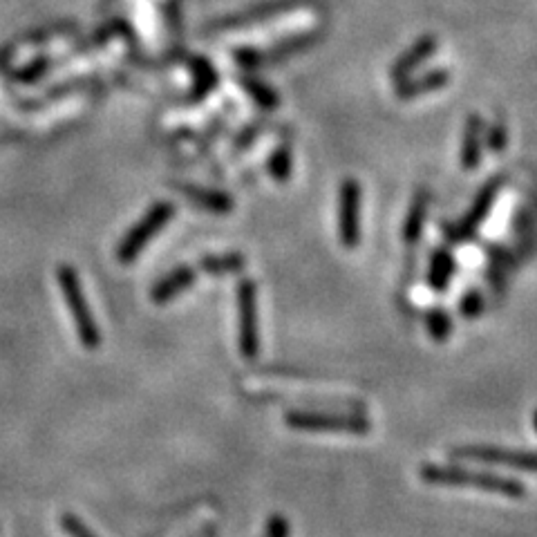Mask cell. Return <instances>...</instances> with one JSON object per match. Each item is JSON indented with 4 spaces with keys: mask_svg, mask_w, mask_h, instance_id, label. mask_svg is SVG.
Wrapping results in <instances>:
<instances>
[{
    "mask_svg": "<svg viewBox=\"0 0 537 537\" xmlns=\"http://www.w3.org/2000/svg\"><path fill=\"white\" fill-rule=\"evenodd\" d=\"M421 479L432 486H452V488H475L482 493H495L504 497H524V484L515 479L499 477L491 473H475V470L457 468V466H437L423 464L419 470Z\"/></svg>",
    "mask_w": 537,
    "mask_h": 537,
    "instance_id": "cell-1",
    "label": "cell"
},
{
    "mask_svg": "<svg viewBox=\"0 0 537 537\" xmlns=\"http://www.w3.org/2000/svg\"><path fill=\"white\" fill-rule=\"evenodd\" d=\"M56 280H59L63 300H65V305H68V312L74 320V327H77V336L81 345L86 347L88 352L99 350L101 332L86 300V294H83L77 269L70 265H61L59 269H56Z\"/></svg>",
    "mask_w": 537,
    "mask_h": 537,
    "instance_id": "cell-2",
    "label": "cell"
},
{
    "mask_svg": "<svg viewBox=\"0 0 537 537\" xmlns=\"http://www.w3.org/2000/svg\"><path fill=\"white\" fill-rule=\"evenodd\" d=\"M285 423L298 432H334V435H370L372 423L361 414H332V412H287Z\"/></svg>",
    "mask_w": 537,
    "mask_h": 537,
    "instance_id": "cell-3",
    "label": "cell"
},
{
    "mask_svg": "<svg viewBox=\"0 0 537 537\" xmlns=\"http://www.w3.org/2000/svg\"><path fill=\"white\" fill-rule=\"evenodd\" d=\"M173 215H175V206L171 202L155 204L153 209H150L144 218H141L133 229L128 231L126 238L119 242L117 260L121 262V265H130V262H135L139 258V253L148 247L150 240H153L155 235L173 220Z\"/></svg>",
    "mask_w": 537,
    "mask_h": 537,
    "instance_id": "cell-4",
    "label": "cell"
},
{
    "mask_svg": "<svg viewBox=\"0 0 537 537\" xmlns=\"http://www.w3.org/2000/svg\"><path fill=\"white\" fill-rule=\"evenodd\" d=\"M320 39H323V36H320V30L300 32L294 36H287V39L278 41L276 45H271L269 50H249V47H244V50L233 52V59L244 72H251V70L262 68V65H276V63L287 61L289 56L300 54L309 50V47H314Z\"/></svg>",
    "mask_w": 537,
    "mask_h": 537,
    "instance_id": "cell-5",
    "label": "cell"
},
{
    "mask_svg": "<svg viewBox=\"0 0 537 537\" xmlns=\"http://www.w3.org/2000/svg\"><path fill=\"white\" fill-rule=\"evenodd\" d=\"M504 184H506L504 177H493L491 182H488L482 188V191L477 193L475 202L470 204V209H468V213L464 215V218H461L455 224L444 226V238L448 242H452V244H461V242L473 240L477 235V231H479V226H482L488 220V215H491L493 206L497 202L499 193H502Z\"/></svg>",
    "mask_w": 537,
    "mask_h": 537,
    "instance_id": "cell-6",
    "label": "cell"
},
{
    "mask_svg": "<svg viewBox=\"0 0 537 537\" xmlns=\"http://www.w3.org/2000/svg\"><path fill=\"white\" fill-rule=\"evenodd\" d=\"M361 211L363 188L356 179L347 177L338 188V240L345 249H356L361 244Z\"/></svg>",
    "mask_w": 537,
    "mask_h": 537,
    "instance_id": "cell-7",
    "label": "cell"
},
{
    "mask_svg": "<svg viewBox=\"0 0 537 537\" xmlns=\"http://www.w3.org/2000/svg\"><path fill=\"white\" fill-rule=\"evenodd\" d=\"M238 318H240V354L253 361L260 352V325H258V285L256 280L244 278L238 285Z\"/></svg>",
    "mask_w": 537,
    "mask_h": 537,
    "instance_id": "cell-8",
    "label": "cell"
},
{
    "mask_svg": "<svg viewBox=\"0 0 537 537\" xmlns=\"http://www.w3.org/2000/svg\"><path fill=\"white\" fill-rule=\"evenodd\" d=\"M452 457L508 466L515 470H524V473H537V452H515V450H504V448H493V446H468V448L452 450Z\"/></svg>",
    "mask_w": 537,
    "mask_h": 537,
    "instance_id": "cell-9",
    "label": "cell"
},
{
    "mask_svg": "<svg viewBox=\"0 0 537 537\" xmlns=\"http://www.w3.org/2000/svg\"><path fill=\"white\" fill-rule=\"evenodd\" d=\"M305 5H307V0H271V3L251 7V9H247V12L224 18V21L215 25V30H235V27L260 25V23L273 21V18H278L282 14L296 12V9L305 7Z\"/></svg>",
    "mask_w": 537,
    "mask_h": 537,
    "instance_id": "cell-10",
    "label": "cell"
},
{
    "mask_svg": "<svg viewBox=\"0 0 537 537\" xmlns=\"http://www.w3.org/2000/svg\"><path fill=\"white\" fill-rule=\"evenodd\" d=\"M439 50V39L435 34H423L419 41H414L408 50H405L397 61L390 65V79L399 83L403 79L412 77V72H417L423 63L430 61L432 56Z\"/></svg>",
    "mask_w": 537,
    "mask_h": 537,
    "instance_id": "cell-11",
    "label": "cell"
},
{
    "mask_svg": "<svg viewBox=\"0 0 537 537\" xmlns=\"http://www.w3.org/2000/svg\"><path fill=\"white\" fill-rule=\"evenodd\" d=\"M484 135H486L484 119L479 115H470L464 124V135H461V148H459V162L464 171H477L479 164H482Z\"/></svg>",
    "mask_w": 537,
    "mask_h": 537,
    "instance_id": "cell-12",
    "label": "cell"
},
{
    "mask_svg": "<svg viewBox=\"0 0 537 537\" xmlns=\"http://www.w3.org/2000/svg\"><path fill=\"white\" fill-rule=\"evenodd\" d=\"M450 79H452L450 70L435 68L426 74H421V77H408V79L399 81L394 94H397V99H401V101H412V99L426 97V94H430V92L444 90L450 83Z\"/></svg>",
    "mask_w": 537,
    "mask_h": 537,
    "instance_id": "cell-13",
    "label": "cell"
},
{
    "mask_svg": "<svg viewBox=\"0 0 537 537\" xmlns=\"http://www.w3.org/2000/svg\"><path fill=\"white\" fill-rule=\"evenodd\" d=\"M195 280H197V271L193 267L182 265L173 269L159 282H155L153 291H150V298H153V303L157 305H166V303H171L173 298L186 294V291L195 285Z\"/></svg>",
    "mask_w": 537,
    "mask_h": 537,
    "instance_id": "cell-14",
    "label": "cell"
},
{
    "mask_svg": "<svg viewBox=\"0 0 537 537\" xmlns=\"http://www.w3.org/2000/svg\"><path fill=\"white\" fill-rule=\"evenodd\" d=\"M430 204H432V193L426 191V188H419V191L414 193V197H412V204H410L408 215H405V222H403V240H405V244H417L419 242L421 233H423V226H426Z\"/></svg>",
    "mask_w": 537,
    "mask_h": 537,
    "instance_id": "cell-15",
    "label": "cell"
},
{
    "mask_svg": "<svg viewBox=\"0 0 537 537\" xmlns=\"http://www.w3.org/2000/svg\"><path fill=\"white\" fill-rule=\"evenodd\" d=\"M177 188L186 195L188 202L197 204L200 209L209 211V213L224 215V213H231L235 209V202L226 193L211 191V188H202V186H191V184H179Z\"/></svg>",
    "mask_w": 537,
    "mask_h": 537,
    "instance_id": "cell-16",
    "label": "cell"
},
{
    "mask_svg": "<svg viewBox=\"0 0 537 537\" xmlns=\"http://www.w3.org/2000/svg\"><path fill=\"white\" fill-rule=\"evenodd\" d=\"M457 273V260L448 249H437L430 258L428 269V287L435 294H446L450 289V282Z\"/></svg>",
    "mask_w": 537,
    "mask_h": 537,
    "instance_id": "cell-17",
    "label": "cell"
},
{
    "mask_svg": "<svg viewBox=\"0 0 537 537\" xmlns=\"http://www.w3.org/2000/svg\"><path fill=\"white\" fill-rule=\"evenodd\" d=\"M240 86L242 90L249 94V97L258 103L262 110H276L280 106V97L278 92L273 90L269 83H265L258 77H253V74H242L240 77Z\"/></svg>",
    "mask_w": 537,
    "mask_h": 537,
    "instance_id": "cell-18",
    "label": "cell"
},
{
    "mask_svg": "<svg viewBox=\"0 0 537 537\" xmlns=\"http://www.w3.org/2000/svg\"><path fill=\"white\" fill-rule=\"evenodd\" d=\"M247 265L242 253H220V256H204L200 260V269L209 276H231L240 273Z\"/></svg>",
    "mask_w": 537,
    "mask_h": 537,
    "instance_id": "cell-19",
    "label": "cell"
},
{
    "mask_svg": "<svg viewBox=\"0 0 537 537\" xmlns=\"http://www.w3.org/2000/svg\"><path fill=\"white\" fill-rule=\"evenodd\" d=\"M269 175L276 179L278 184H287L291 177V168H294V157H291V146L280 144L269 155Z\"/></svg>",
    "mask_w": 537,
    "mask_h": 537,
    "instance_id": "cell-20",
    "label": "cell"
},
{
    "mask_svg": "<svg viewBox=\"0 0 537 537\" xmlns=\"http://www.w3.org/2000/svg\"><path fill=\"white\" fill-rule=\"evenodd\" d=\"M426 327H428V334L435 338L437 343H446L452 334V329H455L450 314L441 307L430 309V312L426 314Z\"/></svg>",
    "mask_w": 537,
    "mask_h": 537,
    "instance_id": "cell-21",
    "label": "cell"
},
{
    "mask_svg": "<svg viewBox=\"0 0 537 537\" xmlns=\"http://www.w3.org/2000/svg\"><path fill=\"white\" fill-rule=\"evenodd\" d=\"M193 72H195V99H202L206 92H211L218 86V74H215L211 63L206 59L193 61Z\"/></svg>",
    "mask_w": 537,
    "mask_h": 537,
    "instance_id": "cell-22",
    "label": "cell"
},
{
    "mask_svg": "<svg viewBox=\"0 0 537 537\" xmlns=\"http://www.w3.org/2000/svg\"><path fill=\"white\" fill-rule=\"evenodd\" d=\"M486 148L491 150V153L499 155L506 150V144H508V128H506V121L504 119H495L493 126L486 128Z\"/></svg>",
    "mask_w": 537,
    "mask_h": 537,
    "instance_id": "cell-23",
    "label": "cell"
},
{
    "mask_svg": "<svg viewBox=\"0 0 537 537\" xmlns=\"http://www.w3.org/2000/svg\"><path fill=\"white\" fill-rule=\"evenodd\" d=\"M484 312V296L479 294L477 289H470L464 294V298L459 300V314L466 318H477Z\"/></svg>",
    "mask_w": 537,
    "mask_h": 537,
    "instance_id": "cell-24",
    "label": "cell"
},
{
    "mask_svg": "<svg viewBox=\"0 0 537 537\" xmlns=\"http://www.w3.org/2000/svg\"><path fill=\"white\" fill-rule=\"evenodd\" d=\"M61 529L68 533L70 537H97V533L90 531L86 524H83L74 513H63L61 515Z\"/></svg>",
    "mask_w": 537,
    "mask_h": 537,
    "instance_id": "cell-25",
    "label": "cell"
},
{
    "mask_svg": "<svg viewBox=\"0 0 537 537\" xmlns=\"http://www.w3.org/2000/svg\"><path fill=\"white\" fill-rule=\"evenodd\" d=\"M291 526L289 520L282 515H271L267 520V537H289Z\"/></svg>",
    "mask_w": 537,
    "mask_h": 537,
    "instance_id": "cell-26",
    "label": "cell"
},
{
    "mask_svg": "<svg viewBox=\"0 0 537 537\" xmlns=\"http://www.w3.org/2000/svg\"><path fill=\"white\" fill-rule=\"evenodd\" d=\"M43 70H47V61L41 59L39 63H34L30 65V68H25L21 74H16V79H21L25 83H30V81H36L43 74Z\"/></svg>",
    "mask_w": 537,
    "mask_h": 537,
    "instance_id": "cell-27",
    "label": "cell"
},
{
    "mask_svg": "<svg viewBox=\"0 0 537 537\" xmlns=\"http://www.w3.org/2000/svg\"><path fill=\"white\" fill-rule=\"evenodd\" d=\"M533 426H535V432H537V412H535V419H533Z\"/></svg>",
    "mask_w": 537,
    "mask_h": 537,
    "instance_id": "cell-28",
    "label": "cell"
},
{
    "mask_svg": "<svg viewBox=\"0 0 537 537\" xmlns=\"http://www.w3.org/2000/svg\"><path fill=\"white\" fill-rule=\"evenodd\" d=\"M0 531H3V529H0Z\"/></svg>",
    "mask_w": 537,
    "mask_h": 537,
    "instance_id": "cell-29",
    "label": "cell"
}]
</instances>
